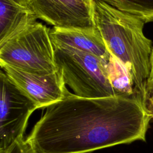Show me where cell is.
<instances>
[{"label": "cell", "instance_id": "6da1fadb", "mask_svg": "<svg viewBox=\"0 0 153 153\" xmlns=\"http://www.w3.org/2000/svg\"><path fill=\"white\" fill-rule=\"evenodd\" d=\"M152 118L137 94L84 98L69 92L47 108L26 139L38 153H88L145 141Z\"/></svg>", "mask_w": 153, "mask_h": 153}, {"label": "cell", "instance_id": "7a4b0ae2", "mask_svg": "<svg viewBox=\"0 0 153 153\" xmlns=\"http://www.w3.org/2000/svg\"><path fill=\"white\" fill-rule=\"evenodd\" d=\"M93 20L111 55L128 71L135 91L142 100L152 48L151 40L143 33L144 22L102 0H94Z\"/></svg>", "mask_w": 153, "mask_h": 153}, {"label": "cell", "instance_id": "3957f363", "mask_svg": "<svg viewBox=\"0 0 153 153\" xmlns=\"http://www.w3.org/2000/svg\"><path fill=\"white\" fill-rule=\"evenodd\" d=\"M50 29L36 22L0 45V65L39 75L58 71Z\"/></svg>", "mask_w": 153, "mask_h": 153}, {"label": "cell", "instance_id": "277c9868", "mask_svg": "<svg viewBox=\"0 0 153 153\" xmlns=\"http://www.w3.org/2000/svg\"><path fill=\"white\" fill-rule=\"evenodd\" d=\"M54 50L57 68L74 94L84 98L117 96L108 62L76 50L54 47Z\"/></svg>", "mask_w": 153, "mask_h": 153}, {"label": "cell", "instance_id": "5b68a950", "mask_svg": "<svg viewBox=\"0 0 153 153\" xmlns=\"http://www.w3.org/2000/svg\"><path fill=\"white\" fill-rule=\"evenodd\" d=\"M0 152L24 137L27 121L35 104L8 77L0 73Z\"/></svg>", "mask_w": 153, "mask_h": 153}, {"label": "cell", "instance_id": "8992f818", "mask_svg": "<svg viewBox=\"0 0 153 153\" xmlns=\"http://www.w3.org/2000/svg\"><path fill=\"white\" fill-rule=\"evenodd\" d=\"M94 0H29L37 19L64 29L94 28Z\"/></svg>", "mask_w": 153, "mask_h": 153}, {"label": "cell", "instance_id": "52a82bcc", "mask_svg": "<svg viewBox=\"0 0 153 153\" xmlns=\"http://www.w3.org/2000/svg\"><path fill=\"white\" fill-rule=\"evenodd\" d=\"M1 69L38 108H47L64 99L69 92L59 69L51 74L39 75L9 66H3Z\"/></svg>", "mask_w": 153, "mask_h": 153}, {"label": "cell", "instance_id": "ba28073f", "mask_svg": "<svg viewBox=\"0 0 153 153\" xmlns=\"http://www.w3.org/2000/svg\"><path fill=\"white\" fill-rule=\"evenodd\" d=\"M50 35L54 47L70 48L93 54L109 62L112 57L97 30L64 29L53 27Z\"/></svg>", "mask_w": 153, "mask_h": 153}, {"label": "cell", "instance_id": "9c48e42d", "mask_svg": "<svg viewBox=\"0 0 153 153\" xmlns=\"http://www.w3.org/2000/svg\"><path fill=\"white\" fill-rule=\"evenodd\" d=\"M124 12L139 17L145 23L153 22V0H102Z\"/></svg>", "mask_w": 153, "mask_h": 153}, {"label": "cell", "instance_id": "30bf717a", "mask_svg": "<svg viewBox=\"0 0 153 153\" xmlns=\"http://www.w3.org/2000/svg\"><path fill=\"white\" fill-rule=\"evenodd\" d=\"M0 153H38L37 151L25 138L15 142L5 151Z\"/></svg>", "mask_w": 153, "mask_h": 153}, {"label": "cell", "instance_id": "8fae6325", "mask_svg": "<svg viewBox=\"0 0 153 153\" xmlns=\"http://www.w3.org/2000/svg\"><path fill=\"white\" fill-rule=\"evenodd\" d=\"M0 1L11 4L19 5L21 6L29 7V0H0Z\"/></svg>", "mask_w": 153, "mask_h": 153}, {"label": "cell", "instance_id": "7c38bea8", "mask_svg": "<svg viewBox=\"0 0 153 153\" xmlns=\"http://www.w3.org/2000/svg\"><path fill=\"white\" fill-rule=\"evenodd\" d=\"M151 83H153V45L150 57V74L146 84Z\"/></svg>", "mask_w": 153, "mask_h": 153}]
</instances>
